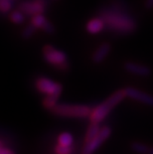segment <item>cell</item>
<instances>
[{"label":"cell","instance_id":"22","mask_svg":"<svg viewBox=\"0 0 153 154\" xmlns=\"http://www.w3.org/2000/svg\"><path fill=\"white\" fill-rule=\"evenodd\" d=\"M145 8L152 9L153 8V0H146L145 1Z\"/></svg>","mask_w":153,"mask_h":154},{"label":"cell","instance_id":"24","mask_svg":"<svg viewBox=\"0 0 153 154\" xmlns=\"http://www.w3.org/2000/svg\"><path fill=\"white\" fill-rule=\"evenodd\" d=\"M14 1H16V0H14Z\"/></svg>","mask_w":153,"mask_h":154},{"label":"cell","instance_id":"21","mask_svg":"<svg viewBox=\"0 0 153 154\" xmlns=\"http://www.w3.org/2000/svg\"><path fill=\"white\" fill-rule=\"evenodd\" d=\"M0 154H15L14 151H12L9 148H4V147H0Z\"/></svg>","mask_w":153,"mask_h":154},{"label":"cell","instance_id":"10","mask_svg":"<svg viewBox=\"0 0 153 154\" xmlns=\"http://www.w3.org/2000/svg\"><path fill=\"white\" fill-rule=\"evenodd\" d=\"M124 69L126 72L136 75V76L140 77H148L151 75V69L145 66V65L138 64V63H133V62H127L124 64Z\"/></svg>","mask_w":153,"mask_h":154},{"label":"cell","instance_id":"1","mask_svg":"<svg viewBox=\"0 0 153 154\" xmlns=\"http://www.w3.org/2000/svg\"><path fill=\"white\" fill-rule=\"evenodd\" d=\"M99 16L105 22V29L115 35H130L135 32L137 23L127 6L119 0L100 8Z\"/></svg>","mask_w":153,"mask_h":154},{"label":"cell","instance_id":"7","mask_svg":"<svg viewBox=\"0 0 153 154\" xmlns=\"http://www.w3.org/2000/svg\"><path fill=\"white\" fill-rule=\"evenodd\" d=\"M110 134H112V128L109 126H103L93 139L84 144L82 154H93L94 151L97 150V148L110 136Z\"/></svg>","mask_w":153,"mask_h":154},{"label":"cell","instance_id":"17","mask_svg":"<svg viewBox=\"0 0 153 154\" xmlns=\"http://www.w3.org/2000/svg\"><path fill=\"white\" fill-rule=\"evenodd\" d=\"M58 142L61 145H66V146H72L73 144V136L70 133L64 132L60 134V136L58 137Z\"/></svg>","mask_w":153,"mask_h":154},{"label":"cell","instance_id":"11","mask_svg":"<svg viewBox=\"0 0 153 154\" xmlns=\"http://www.w3.org/2000/svg\"><path fill=\"white\" fill-rule=\"evenodd\" d=\"M110 51H112V46L109 43H103V45H100L93 54V62L96 64L103 63V61L109 55Z\"/></svg>","mask_w":153,"mask_h":154},{"label":"cell","instance_id":"9","mask_svg":"<svg viewBox=\"0 0 153 154\" xmlns=\"http://www.w3.org/2000/svg\"><path fill=\"white\" fill-rule=\"evenodd\" d=\"M31 24L35 26L37 30H42L46 34L51 35L55 33V26L53 25V23L49 21L43 14H36L32 16Z\"/></svg>","mask_w":153,"mask_h":154},{"label":"cell","instance_id":"20","mask_svg":"<svg viewBox=\"0 0 153 154\" xmlns=\"http://www.w3.org/2000/svg\"><path fill=\"white\" fill-rule=\"evenodd\" d=\"M55 151H56L57 154H71L72 153V147L58 144V145L56 146V148H55Z\"/></svg>","mask_w":153,"mask_h":154},{"label":"cell","instance_id":"4","mask_svg":"<svg viewBox=\"0 0 153 154\" xmlns=\"http://www.w3.org/2000/svg\"><path fill=\"white\" fill-rule=\"evenodd\" d=\"M43 58L49 65L56 67L61 72H67L70 69V63L65 52L58 50L51 45H46L43 48Z\"/></svg>","mask_w":153,"mask_h":154},{"label":"cell","instance_id":"16","mask_svg":"<svg viewBox=\"0 0 153 154\" xmlns=\"http://www.w3.org/2000/svg\"><path fill=\"white\" fill-rule=\"evenodd\" d=\"M58 99H59V97L58 96H46V97H45L44 100H43L44 107L51 110L57 104Z\"/></svg>","mask_w":153,"mask_h":154},{"label":"cell","instance_id":"14","mask_svg":"<svg viewBox=\"0 0 153 154\" xmlns=\"http://www.w3.org/2000/svg\"><path fill=\"white\" fill-rule=\"evenodd\" d=\"M9 19L12 23L14 24H17V25H20V24H23L24 21H25V14L21 10H17L15 11H12L9 15Z\"/></svg>","mask_w":153,"mask_h":154},{"label":"cell","instance_id":"2","mask_svg":"<svg viewBox=\"0 0 153 154\" xmlns=\"http://www.w3.org/2000/svg\"><path fill=\"white\" fill-rule=\"evenodd\" d=\"M125 97H126V94H125L124 88L115 91V93L110 97H107L105 101H103L102 103H99V106L94 107L93 109H92V112L90 114V122L99 123L100 121H103L107 116H109L110 111L124 100Z\"/></svg>","mask_w":153,"mask_h":154},{"label":"cell","instance_id":"15","mask_svg":"<svg viewBox=\"0 0 153 154\" xmlns=\"http://www.w3.org/2000/svg\"><path fill=\"white\" fill-rule=\"evenodd\" d=\"M130 148H131V150H133V151L136 152V153L147 154L149 152L150 147H148L147 145H145V144L140 143V142H132L131 144H130Z\"/></svg>","mask_w":153,"mask_h":154},{"label":"cell","instance_id":"6","mask_svg":"<svg viewBox=\"0 0 153 154\" xmlns=\"http://www.w3.org/2000/svg\"><path fill=\"white\" fill-rule=\"evenodd\" d=\"M49 0H24L18 4V9L27 16L43 14L46 12Z\"/></svg>","mask_w":153,"mask_h":154},{"label":"cell","instance_id":"18","mask_svg":"<svg viewBox=\"0 0 153 154\" xmlns=\"http://www.w3.org/2000/svg\"><path fill=\"white\" fill-rule=\"evenodd\" d=\"M36 30H37V29L35 28V26H33L30 23V24L26 26V27L23 29V31H22V34H21L22 38H23L24 40H29V39L35 34Z\"/></svg>","mask_w":153,"mask_h":154},{"label":"cell","instance_id":"8","mask_svg":"<svg viewBox=\"0 0 153 154\" xmlns=\"http://www.w3.org/2000/svg\"><path fill=\"white\" fill-rule=\"evenodd\" d=\"M126 97L129 99H132L134 100H137L146 106H153V96L152 94H148L142 91H139L135 88L127 87L124 88Z\"/></svg>","mask_w":153,"mask_h":154},{"label":"cell","instance_id":"13","mask_svg":"<svg viewBox=\"0 0 153 154\" xmlns=\"http://www.w3.org/2000/svg\"><path fill=\"white\" fill-rule=\"evenodd\" d=\"M100 130L99 127V123L97 122H90V126L87 127V134H86V138H84V142H89L92 139H93L97 134H99Z\"/></svg>","mask_w":153,"mask_h":154},{"label":"cell","instance_id":"23","mask_svg":"<svg viewBox=\"0 0 153 154\" xmlns=\"http://www.w3.org/2000/svg\"><path fill=\"white\" fill-rule=\"evenodd\" d=\"M0 147H3V143L0 141Z\"/></svg>","mask_w":153,"mask_h":154},{"label":"cell","instance_id":"12","mask_svg":"<svg viewBox=\"0 0 153 154\" xmlns=\"http://www.w3.org/2000/svg\"><path fill=\"white\" fill-rule=\"evenodd\" d=\"M105 22H103L102 17H99V16L92 18L86 25L87 31L90 34H99L103 30H105Z\"/></svg>","mask_w":153,"mask_h":154},{"label":"cell","instance_id":"5","mask_svg":"<svg viewBox=\"0 0 153 154\" xmlns=\"http://www.w3.org/2000/svg\"><path fill=\"white\" fill-rule=\"evenodd\" d=\"M35 88L38 91L46 94V96H58L60 97L63 87L59 83L50 80L46 77H38L35 80Z\"/></svg>","mask_w":153,"mask_h":154},{"label":"cell","instance_id":"3","mask_svg":"<svg viewBox=\"0 0 153 154\" xmlns=\"http://www.w3.org/2000/svg\"><path fill=\"white\" fill-rule=\"evenodd\" d=\"M52 113L58 116L64 117H83L90 116L92 112V109L89 106L84 104H70V103H57L51 109Z\"/></svg>","mask_w":153,"mask_h":154},{"label":"cell","instance_id":"19","mask_svg":"<svg viewBox=\"0 0 153 154\" xmlns=\"http://www.w3.org/2000/svg\"><path fill=\"white\" fill-rule=\"evenodd\" d=\"M14 5V0H0V12L8 13Z\"/></svg>","mask_w":153,"mask_h":154}]
</instances>
